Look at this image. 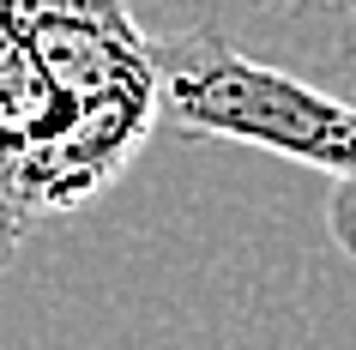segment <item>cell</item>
Masks as SVG:
<instances>
[{
  "label": "cell",
  "mask_w": 356,
  "mask_h": 350,
  "mask_svg": "<svg viewBox=\"0 0 356 350\" xmlns=\"http://www.w3.org/2000/svg\"><path fill=\"white\" fill-rule=\"evenodd\" d=\"M151 91L175 133L236 139L290 164L356 175V103L266 55H248L224 31H181L151 42Z\"/></svg>",
  "instance_id": "6da1fadb"
},
{
  "label": "cell",
  "mask_w": 356,
  "mask_h": 350,
  "mask_svg": "<svg viewBox=\"0 0 356 350\" xmlns=\"http://www.w3.org/2000/svg\"><path fill=\"white\" fill-rule=\"evenodd\" d=\"M266 61H278L290 73L314 79L326 91L356 103V0H314L284 24Z\"/></svg>",
  "instance_id": "7a4b0ae2"
},
{
  "label": "cell",
  "mask_w": 356,
  "mask_h": 350,
  "mask_svg": "<svg viewBox=\"0 0 356 350\" xmlns=\"http://www.w3.org/2000/svg\"><path fill=\"white\" fill-rule=\"evenodd\" d=\"M326 236L338 241L344 260H356V175H338L326 193Z\"/></svg>",
  "instance_id": "3957f363"
},
{
  "label": "cell",
  "mask_w": 356,
  "mask_h": 350,
  "mask_svg": "<svg viewBox=\"0 0 356 350\" xmlns=\"http://www.w3.org/2000/svg\"><path fill=\"white\" fill-rule=\"evenodd\" d=\"M24 236H31V205H24V200H13V193H0V272H6V266L19 260Z\"/></svg>",
  "instance_id": "277c9868"
},
{
  "label": "cell",
  "mask_w": 356,
  "mask_h": 350,
  "mask_svg": "<svg viewBox=\"0 0 356 350\" xmlns=\"http://www.w3.org/2000/svg\"><path fill=\"white\" fill-rule=\"evenodd\" d=\"M0 19H6V0H0Z\"/></svg>",
  "instance_id": "5b68a950"
}]
</instances>
